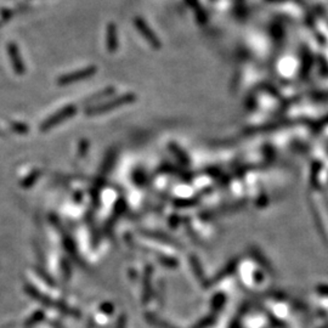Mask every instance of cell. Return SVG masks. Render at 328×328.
<instances>
[{
  "instance_id": "6da1fadb",
  "label": "cell",
  "mask_w": 328,
  "mask_h": 328,
  "mask_svg": "<svg viewBox=\"0 0 328 328\" xmlns=\"http://www.w3.org/2000/svg\"><path fill=\"white\" fill-rule=\"evenodd\" d=\"M135 101H136V95H134V94H126V95H121L118 96V98L106 101V102L101 103V105L89 107L85 111V113L88 114V116H98V114L107 113V112L112 111V109L122 107V106L130 105V103L135 102Z\"/></svg>"
},
{
  "instance_id": "7a4b0ae2",
  "label": "cell",
  "mask_w": 328,
  "mask_h": 328,
  "mask_svg": "<svg viewBox=\"0 0 328 328\" xmlns=\"http://www.w3.org/2000/svg\"><path fill=\"white\" fill-rule=\"evenodd\" d=\"M76 113H77V107H76L75 105L66 106V107L61 108L60 111L56 112V113L52 114V116H50L48 119H45V121L42 123V126H40V130H42L43 133H45V131L60 126L61 123H63V122L67 121V119L72 118Z\"/></svg>"
},
{
  "instance_id": "3957f363",
  "label": "cell",
  "mask_w": 328,
  "mask_h": 328,
  "mask_svg": "<svg viewBox=\"0 0 328 328\" xmlns=\"http://www.w3.org/2000/svg\"><path fill=\"white\" fill-rule=\"evenodd\" d=\"M96 72H98V67L96 66H89V67L75 71V72H71L68 75L61 76V77L57 78V84L60 86L71 85V84H75L79 82V80L88 79V78L93 77Z\"/></svg>"
},
{
  "instance_id": "277c9868",
  "label": "cell",
  "mask_w": 328,
  "mask_h": 328,
  "mask_svg": "<svg viewBox=\"0 0 328 328\" xmlns=\"http://www.w3.org/2000/svg\"><path fill=\"white\" fill-rule=\"evenodd\" d=\"M134 25H135L137 30L141 33L142 37H144L145 39L149 42V44L151 45L153 49H161L162 48L161 40H159V38L157 37L156 33H154L151 28H150L149 25H147V22L145 21L142 17L136 16L135 19H134Z\"/></svg>"
},
{
  "instance_id": "5b68a950",
  "label": "cell",
  "mask_w": 328,
  "mask_h": 328,
  "mask_svg": "<svg viewBox=\"0 0 328 328\" xmlns=\"http://www.w3.org/2000/svg\"><path fill=\"white\" fill-rule=\"evenodd\" d=\"M6 49H7V54H9L10 61H11V65H12V68H14L15 73L19 76L25 75V72H26V67H25V63H24V60H22V56H21V52H20L19 47H17L15 43L11 42L7 44Z\"/></svg>"
},
{
  "instance_id": "8992f818",
  "label": "cell",
  "mask_w": 328,
  "mask_h": 328,
  "mask_svg": "<svg viewBox=\"0 0 328 328\" xmlns=\"http://www.w3.org/2000/svg\"><path fill=\"white\" fill-rule=\"evenodd\" d=\"M106 32H107V39H106V42H107V50L109 52H116L119 44L117 26L113 22H111V24H108Z\"/></svg>"
},
{
  "instance_id": "52a82bcc",
  "label": "cell",
  "mask_w": 328,
  "mask_h": 328,
  "mask_svg": "<svg viewBox=\"0 0 328 328\" xmlns=\"http://www.w3.org/2000/svg\"><path fill=\"white\" fill-rule=\"evenodd\" d=\"M114 91H116V89L112 88V86H111V88H107V89H105V90L100 91V94H99V95H94V96H91V98H90V101L102 100V99H105L106 96H109L112 93H114Z\"/></svg>"
},
{
  "instance_id": "ba28073f",
  "label": "cell",
  "mask_w": 328,
  "mask_h": 328,
  "mask_svg": "<svg viewBox=\"0 0 328 328\" xmlns=\"http://www.w3.org/2000/svg\"><path fill=\"white\" fill-rule=\"evenodd\" d=\"M12 129H14L16 133H20V134H27L28 133V126H26V124L14 123V124H12Z\"/></svg>"
},
{
  "instance_id": "9c48e42d",
  "label": "cell",
  "mask_w": 328,
  "mask_h": 328,
  "mask_svg": "<svg viewBox=\"0 0 328 328\" xmlns=\"http://www.w3.org/2000/svg\"><path fill=\"white\" fill-rule=\"evenodd\" d=\"M38 177H39V173H37V172H35V173H33V174L30 175L29 177H28V181H25V182H24V186H25V187H28V186H30V185H32L33 182L35 181V179H37Z\"/></svg>"
},
{
  "instance_id": "30bf717a",
  "label": "cell",
  "mask_w": 328,
  "mask_h": 328,
  "mask_svg": "<svg viewBox=\"0 0 328 328\" xmlns=\"http://www.w3.org/2000/svg\"><path fill=\"white\" fill-rule=\"evenodd\" d=\"M88 145H89V142L86 141V140H83V141L80 142V147H79L80 156H84V154L86 153V151H88Z\"/></svg>"
},
{
  "instance_id": "8fae6325",
  "label": "cell",
  "mask_w": 328,
  "mask_h": 328,
  "mask_svg": "<svg viewBox=\"0 0 328 328\" xmlns=\"http://www.w3.org/2000/svg\"><path fill=\"white\" fill-rule=\"evenodd\" d=\"M159 261H161L162 264H167L168 266H169V268H173V266L174 265H177V261H174L173 260V258H169V259H167V258H163V259H159Z\"/></svg>"
},
{
  "instance_id": "7c38bea8",
  "label": "cell",
  "mask_w": 328,
  "mask_h": 328,
  "mask_svg": "<svg viewBox=\"0 0 328 328\" xmlns=\"http://www.w3.org/2000/svg\"><path fill=\"white\" fill-rule=\"evenodd\" d=\"M189 1H190V2H191V1H193V0H189Z\"/></svg>"
}]
</instances>
